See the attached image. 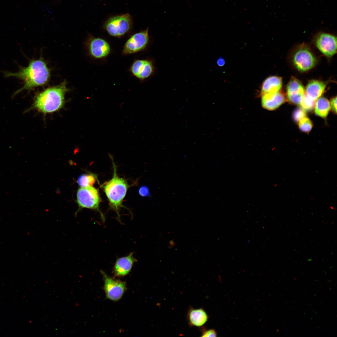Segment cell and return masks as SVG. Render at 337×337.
Instances as JSON below:
<instances>
[{
    "label": "cell",
    "mask_w": 337,
    "mask_h": 337,
    "mask_svg": "<svg viewBox=\"0 0 337 337\" xmlns=\"http://www.w3.org/2000/svg\"><path fill=\"white\" fill-rule=\"evenodd\" d=\"M3 73L6 77H15L23 81V86L14 92L12 97L24 90L30 91L35 87L45 85L51 76L50 70L42 58L31 60L27 66L20 67L17 72L5 71Z\"/></svg>",
    "instance_id": "cell-1"
},
{
    "label": "cell",
    "mask_w": 337,
    "mask_h": 337,
    "mask_svg": "<svg viewBox=\"0 0 337 337\" xmlns=\"http://www.w3.org/2000/svg\"><path fill=\"white\" fill-rule=\"evenodd\" d=\"M69 90L65 81L48 88L35 95L32 105L26 112L35 109L46 114L57 111L64 105L65 95Z\"/></svg>",
    "instance_id": "cell-2"
},
{
    "label": "cell",
    "mask_w": 337,
    "mask_h": 337,
    "mask_svg": "<svg viewBox=\"0 0 337 337\" xmlns=\"http://www.w3.org/2000/svg\"><path fill=\"white\" fill-rule=\"evenodd\" d=\"M114 174L112 178L105 182L102 188L109 202L110 208L117 215L118 220L121 223L119 210L123 207L122 202L129 187L126 181L117 174L116 167L113 164Z\"/></svg>",
    "instance_id": "cell-3"
},
{
    "label": "cell",
    "mask_w": 337,
    "mask_h": 337,
    "mask_svg": "<svg viewBox=\"0 0 337 337\" xmlns=\"http://www.w3.org/2000/svg\"><path fill=\"white\" fill-rule=\"evenodd\" d=\"M77 202L80 208H86L98 211L103 222L105 217L100 210V198L97 189L92 186L81 187L76 194Z\"/></svg>",
    "instance_id": "cell-4"
},
{
    "label": "cell",
    "mask_w": 337,
    "mask_h": 337,
    "mask_svg": "<svg viewBox=\"0 0 337 337\" xmlns=\"http://www.w3.org/2000/svg\"><path fill=\"white\" fill-rule=\"evenodd\" d=\"M132 24L131 17L126 13L110 18L105 22V28L111 36L120 37L129 31Z\"/></svg>",
    "instance_id": "cell-5"
},
{
    "label": "cell",
    "mask_w": 337,
    "mask_h": 337,
    "mask_svg": "<svg viewBox=\"0 0 337 337\" xmlns=\"http://www.w3.org/2000/svg\"><path fill=\"white\" fill-rule=\"evenodd\" d=\"M292 61L295 67L301 71L311 69L317 62L316 58L309 48L303 44L300 46L295 51Z\"/></svg>",
    "instance_id": "cell-6"
},
{
    "label": "cell",
    "mask_w": 337,
    "mask_h": 337,
    "mask_svg": "<svg viewBox=\"0 0 337 337\" xmlns=\"http://www.w3.org/2000/svg\"><path fill=\"white\" fill-rule=\"evenodd\" d=\"M104 281V289L107 298L113 301L120 299L124 294L126 286L125 282L109 276L101 271Z\"/></svg>",
    "instance_id": "cell-7"
},
{
    "label": "cell",
    "mask_w": 337,
    "mask_h": 337,
    "mask_svg": "<svg viewBox=\"0 0 337 337\" xmlns=\"http://www.w3.org/2000/svg\"><path fill=\"white\" fill-rule=\"evenodd\" d=\"M148 28L145 30L132 35L126 42L123 53L128 55L136 53L145 48L149 39Z\"/></svg>",
    "instance_id": "cell-8"
},
{
    "label": "cell",
    "mask_w": 337,
    "mask_h": 337,
    "mask_svg": "<svg viewBox=\"0 0 337 337\" xmlns=\"http://www.w3.org/2000/svg\"><path fill=\"white\" fill-rule=\"evenodd\" d=\"M315 43L319 50L328 57H332L336 52L337 38L332 34L319 33L316 37Z\"/></svg>",
    "instance_id": "cell-9"
},
{
    "label": "cell",
    "mask_w": 337,
    "mask_h": 337,
    "mask_svg": "<svg viewBox=\"0 0 337 337\" xmlns=\"http://www.w3.org/2000/svg\"><path fill=\"white\" fill-rule=\"evenodd\" d=\"M286 91L289 101L300 105L305 94V89L301 82L296 78L291 77L287 84Z\"/></svg>",
    "instance_id": "cell-10"
},
{
    "label": "cell",
    "mask_w": 337,
    "mask_h": 337,
    "mask_svg": "<svg viewBox=\"0 0 337 337\" xmlns=\"http://www.w3.org/2000/svg\"><path fill=\"white\" fill-rule=\"evenodd\" d=\"M88 48L90 54L96 58L105 57L110 51L109 43L105 40L100 38L92 39L89 43Z\"/></svg>",
    "instance_id": "cell-11"
},
{
    "label": "cell",
    "mask_w": 337,
    "mask_h": 337,
    "mask_svg": "<svg viewBox=\"0 0 337 337\" xmlns=\"http://www.w3.org/2000/svg\"><path fill=\"white\" fill-rule=\"evenodd\" d=\"M130 70L135 77L143 80L152 74L154 71V67L152 63L149 61L138 60L133 63Z\"/></svg>",
    "instance_id": "cell-12"
},
{
    "label": "cell",
    "mask_w": 337,
    "mask_h": 337,
    "mask_svg": "<svg viewBox=\"0 0 337 337\" xmlns=\"http://www.w3.org/2000/svg\"><path fill=\"white\" fill-rule=\"evenodd\" d=\"M137 261L133 252H131L127 256L118 258L114 267L115 275L119 276L127 275L131 270L134 263Z\"/></svg>",
    "instance_id": "cell-13"
},
{
    "label": "cell",
    "mask_w": 337,
    "mask_h": 337,
    "mask_svg": "<svg viewBox=\"0 0 337 337\" xmlns=\"http://www.w3.org/2000/svg\"><path fill=\"white\" fill-rule=\"evenodd\" d=\"M261 103L262 107L267 110H273L284 103V95L280 91L276 93L262 94Z\"/></svg>",
    "instance_id": "cell-14"
},
{
    "label": "cell",
    "mask_w": 337,
    "mask_h": 337,
    "mask_svg": "<svg viewBox=\"0 0 337 337\" xmlns=\"http://www.w3.org/2000/svg\"><path fill=\"white\" fill-rule=\"evenodd\" d=\"M187 319L191 326L201 327L208 321V316L202 308L194 309L192 307L187 313Z\"/></svg>",
    "instance_id": "cell-15"
},
{
    "label": "cell",
    "mask_w": 337,
    "mask_h": 337,
    "mask_svg": "<svg viewBox=\"0 0 337 337\" xmlns=\"http://www.w3.org/2000/svg\"><path fill=\"white\" fill-rule=\"evenodd\" d=\"M325 83L318 80H312L308 83L305 94L309 98L315 101L324 92L326 87Z\"/></svg>",
    "instance_id": "cell-16"
},
{
    "label": "cell",
    "mask_w": 337,
    "mask_h": 337,
    "mask_svg": "<svg viewBox=\"0 0 337 337\" xmlns=\"http://www.w3.org/2000/svg\"><path fill=\"white\" fill-rule=\"evenodd\" d=\"M282 85L281 77L271 76L266 78L262 83L261 93H276L280 91Z\"/></svg>",
    "instance_id": "cell-17"
},
{
    "label": "cell",
    "mask_w": 337,
    "mask_h": 337,
    "mask_svg": "<svg viewBox=\"0 0 337 337\" xmlns=\"http://www.w3.org/2000/svg\"><path fill=\"white\" fill-rule=\"evenodd\" d=\"M315 113L318 116L326 118L330 110V107L329 102L326 98H319L315 103Z\"/></svg>",
    "instance_id": "cell-18"
},
{
    "label": "cell",
    "mask_w": 337,
    "mask_h": 337,
    "mask_svg": "<svg viewBox=\"0 0 337 337\" xmlns=\"http://www.w3.org/2000/svg\"><path fill=\"white\" fill-rule=\"evenodd\" d=\"M95 181V176L90 174L81 175L77 178L78 184L81 187L92 186Z\"/></svg>",
    "instance_id": "cell-19"
},
{
    "label": "cell",
    "mask_w": 337,
    "mask_h": 337,
    "mask_svg": "<svg viewBox=\"0 0 337 337\" xmlns=\"http://www.w3.org/2000/svg\"><path fill=\"white\" fill-rule=\"evenodd\" d=\"M315 101L309 98L305 94L300 105L304 110L310 111L312 110L315 107Z\"/></svg>",
    "instance_id": "cell-20"
},
{
    "label": "cell",
    "mask_w": 337,
    "mask_h": 337,
    "mask_svg": "<svg viewBox=\"0 0 337 337\" xmlns=\"http://www.w3.org/2000/svg\"><path fill=\"white\" fill-rule=\"evenodd\" d=\"M299 122V126L300 129L302 131L308 132L311 130L312 127V124L308 118L305 117Z\"/></svg>",
    "instance_id": "cell-21"
},
{
    "label": "cell",
    "mask_w": 337,
    "mask_h": 337,
    "mask_svg": "<svg viewBox=\"0 0 337 337\" xmlns=\"http://www.w3.org/2000/svg\"><path fill=\"white\" fill-rule=\"evenodd\" d=\"M305 116L306 113L305 110L302 108H298L295 110L293 115L294 120L296 122H299Z\"/></svg>",
    "instance_id": "cell-22"
},
{
    "label": "cell",
    "mask_w": 337,
    "mask_h": 337,
    "mask_svg": "<svg viewBox=\"0 0 337 337\" xmlns=\"http://www.w3.org/2000/svg\"><path fill=\"white\" fill-rule=\"evenodd\" d=\"M217 333L214 330L210 329L208 330H203L202 331V337H216Z\"/></svg>",
    "instance_id": "cell-23"
},
{
    "label": "cell",
    "mask_w": 337,
    "mask_h": 337,
    "mask_svg": "<svg viewBox=\"0 0 337 337\" xmlns=\"http://www.w3.org/2000/svg\"><path fill=\"white\" fill-rule=\"evenodd\" d=\"M139 193L140 195L143 197L147 196L149 194V189L146 186L140 187L139 190Z\"/></svg>",
    "instance_id": "cell-24"
},
{
    "label": "cell",
    "mask_w": 337,
    "mask_h": 337,
    "mask_svg": "<svg viewBox=\"0 0 337 337\" xmlns=\"http://www.w3.org/2000/svg\"><path fill=\"white\" fill-rule=\"evenodd\" d=\"M330 107L333 111L336 113L337 112V97H335L333 98L330 101Z\"/></svg>",
    "instance_id": "cell-25"
},
{
    "label": "cell",
    "mask_w": 337,
    "mask_h": 337,
    "mask_svg": "<svg viewBox=\"0 0 337 337\" xmlns=\"http://www.w3.org/2000/svg\"><path fill=\"white\" fill-rule=\"evenodd\" d=\"M225 63V61L222 58H219L217 61V64L219 66H223Z\"/></svg>",
    "instance_id": "cell-26"
}]
</instances>
